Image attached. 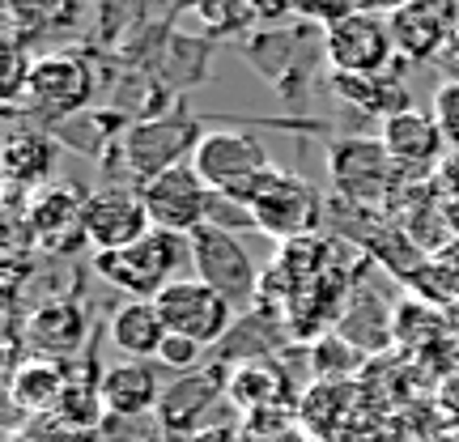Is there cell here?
Masks as SVG:
<instances>
[{
	"mask_svg": "<svg viewBox=\"0 0 459 442\" xmlns=\"http://www.w3.org/2000/svg\"><path fill=\"white\" fill-rule=\"evenodd\" d=\"M200 136H204V124L187 107H170V111H158L141 124H132L115 141V153L124 158V183L145 187L149 179H158L170 166L192 162Z\"/></svg>",
	"mask_w": 459,
	"mask_h": 442,
	"instance_id": "6da1fadb",
	"label": "cell"
},
{
	"mask_svg": "<svg viewBox=\"0 0 459 442\" xmlns=\"http://www.w3.org/2000/svg\"><path fill=\"white\" fill-rule=\"evenodd\" d=\"M183 268H192V238L170 230H149L132 247L94 256V273L128 298H158Z\"/></svg>",
	"mask_w": 459,
	"mask_h": 442,
	"instance_id": "7a4b0ae2",
	"label": "cell"
},
{
	"mask_svg": "<svg viewBox=\"0 0 459 442\" xmlns=\"http://www.w3.org/2000/svg\"><path fill=\"white\" fill-rule=\"evenodd\" d=\"M192 170L213 187L217 196L251 204V196L277 170V162L251 128H217L200 136L196 153H192Z\"/></svg>",
	"mask_w": 459,
	"mask_h": 442,
	"instance_id": "3957f363",
	"label": "cell"
},
{
	"mask_svg": "<svg viewBox=\"0 0 459 442\" xmlns=\"http://www.w3.org/2000/svg\"><path fill=\"white\" fill-rule=\"evenodd\" d=\"M324 56L332 73L344 77H378L395 56L392 17L375 9H349L332 26H324Z\"/></svg>",
	"mask_w": 459,
	"mask_h": 442,
	"instance_id": "277c9868",
	"label": "cell"
},
{
	"mask_svg": "<svg viewBox=\"0 0 459 442\" xmlns=\"http://www.w3.org/2000/svg\"><path fill=\"white\" fill-rule=\"evenodd\" d=\"M247 209L255 217V230L264 238H277V243L311 238L319 221H324V196L290 170H273Z\"/></svg>",
	"mask_w": 459,
	"mask_h": 442,
	"instance_id": "5b68a950",
	"label": "cell"
},
{
	"mask_svg": "<svg viewBox=\"0 0 459 442\" xmlns=\"http://www.w3.org/2000/svg\"><path fill=\"white\" fill-rule=\"evenodd\" d=\"M192 277L213 285L234 311L251 307L255 290H260V268L251 260V251L238 243L234 230L221 226H200L192 234Z\"/></svg>",
	"mask_w": 459,
	"mask_h": 442,
	"instance_id": "8992f818",
	"label": "cell"
},
{
	"mask_svg": "<svg viewBox=\"0 0 459 442\" xmlns=\"http://www.w3.org/2000/svg\"><path fill=\"white\" fill-rule=\"evenodd\" d=\"M328 170L332 183L349 204L358 209H375L400 187V170H395L392 153L383 149V141H370V136H341L328 145Z\"/></svg>",
	"mask_w": 459,
	"mask_h": 442,
	"instance_id": "52a82bcc",
	"label": "cell"
},
{
	"mask_svg": "<svg viewBox=\"0 0 459 442\" xmlns=\"http://www.w3.org/2000/svg\"><path fill=\"white\" fill-rule=\"evenodd\" d=\"M158 311L166 319V332L187 336V341L213 349L217 341H226L234 328V307L217 294L213 285H204L200 277H179L170 281L162 294L153 298Z\"/></svg>",
	"mask_w": 459,
	"mask_h": 442,
	"instance_id": "ba28073f",
	"label": "cell"
},
{
	"mask_svg": "<svg viewBox=\"0 0 459 442\" xmlns=\"http://www.w3.org/2000/svg\"><path fill=\"white\" fill-rule=\"evenodd\" d=\"M141 200H145L153 230H170V234H187L192 238L200 226H209L213 187L192 170V162H183L162 170L158 179H149L141 187Z\"/></svg>",
	"mask_w": 459,
	"mask_h": 442,
	"instance_id": "9c48e42d",
	"label": "cell"
},
{
	"mask_svg": "<svg viewBox=\"0 0 459 442\" xmlns=\"http://www.w3.org/2000/svg\"><path fill=\"white\" fill-rule=\"evenodd\" d=\"M94 68L77 51H48L30 65V82H26V99L34 111L51 115V119H68V115L85 111L94 102Z\"/></svg>",
	"mask_w": 459,
	"mask_h": 442,
	"instance_id": "30bf717a",
	"label": "cell"
},
{
	"mask_svg": "<svg viewBox=\"0 0 459 442\" xmlns=\"http://www.w3.org/2000/svg\"><path fill=\"white\" fill-rule=\"evenodd\" d=\"M153 221L141 200V187L128 183H107L102 192L85 196V243L94 251H119L132 247L136 238H145Z\"/></svg>",
	"mask_w": 459,
	"mask_h": 442,
	"instance_id": "8fae6325",
	"label": "cell"
},
{
	"mask_svg": "<svg viewBox=\"0 0 459 442\" xmlns=\"http://www.w3.org/2000/svg\"><path fill=\"white\" fill-rule=\"evenodd\" d=\"M378 141L392 153L395 170H400L404 179H421L429 170H438V166H443V153H451L434 111H417V107L383 119V136H378Z\"/></svg>",
	"mask_w": 459,
	"mask_h": 442,
	"instance_id": "7c38bea8",
	"label": "cell"
},
{
	"mask_svg": "<svg viewBox=\"0 0 459 442\" xmlns=\"http://www.w3.org/2000/svg\"><path fill=\"white\" fill-rule=\"evenodd\" d=\"M30 234L51 251H68V247L85 243V196L77 187H43L30 200Z\"/></svg>",
	"mask_w": 459,
	"mask_h": 442,
	"instance_id": "4fadbf2b",
	"label": "cell"
},
{
	"mask_svg": "<svg viewBox=\"0 0 459 442\" xmlns=\"http://www.w3.org/2000/svg\"><path fill=\"white\" fill-rule=\"evenodd\" d=\"M455 30V9L446 0H409L392 13L395 51L409 60H429Z\"/></svg>",
	"mask_w": 459,
	"mask_h": 442,
	"instance_id": "5bb4252c",
	"label": "cell"
},
{
	"mask_svg": "<svg viewBox=\"0 0 459 442\" xmlns=\"http://www.w3.org/2000/svg\"><path fill=\"white\" fill-rule=\"evenodd\" d=\"M162 383H158V370L153 361H119V366H107L102 370V404L115 417H145V412L162 409Z\"/></svg>",
	"mask_w": 459,
	"mask_h": 442,
	"instance_id": "9a60e30c",
	"label": "cell"
},
{
	"mask_svg": "<svg viewBox=\"0 0 459 442\" xmlns=\"http://www.w3.org/2000/svg\"><path fill=\"white\" fill-rule=\"evenodd\" d=\"M166 336H170V332H166V319L153 298H128V302H119V311L111 315L115 349H124V353L136 361L158 358V349H162Z\"/></svg>",
	"mask_w": 459,
	"mask_h": 442,
	"instance_id": "2e32d148",
	"label": "cell"
},
{
	"mask_svg": "<svg viewBox=\"0 0 459 442\" xmlns=\"http://www.w3.org/2000/svg\"><path fill=\"white\" fill-rule=\"evenodd\" d=\"M85 341V311L77 302H48L30 315V349L34 358H65Z\"/></svg>",
	"mask_w": 459,
	"mask_h": 442,
	"instance_id": "e0dca14e",
	"label": "cell"
},
{
	"mask_svg": "<svg viewBox=\"0 0 459 442\" xmlns=\"http://www.w3.org/2000/svg\"><path fill=\"white\" fill-rule=\"evenodd\" d=\"M56 136L48 132H13L9 145H4V175L13 183H43L56 170Z\"/></svg>",
	"mask_w": 459,
	"mask_h": 442,
	"instance_id": "ac0fdd59",
	"label": "cell"
},
{
	"mask_svg": "<svg viewBox=\"0 0 459 442\" xmlns=\"http://www.w3.org/2000/svg\"><path fill=\"white\" fill-rule=\"evenodd\" d=\"M332 85H336V94L344 102H353L361 111H375L383 119L409 111V90L395 82L392 73H378V77H344V73H336Z\"/></svg>",
	"mask_w": 459,
	"mask_h": 442,
	"instance_id": "d6986e66",
	"label": "cell"
},
{
	"mask_svg": "<svg viewBox=\"0 0 459 442\" xmlns=\"http://www.w3.org/2000/svg\"><path fill=\"white\" fill-rule=\"evenodd\" d=\"M85 0H9V17L22 34H65L77 30Z\"/></svg>",
	"mask_w": 459,
	"mask_h": 442,
	"instance_id": "ffe728a7",
	"label": "cell"
},
{
	"mask_svg": "<svg viewBox=\"0 0 459 442\" xmlns=\"http://www.w3.org/2000/svg\"><path fill=\"white\" fill-rule=\"evenodd\" d=\"M13 400L22 404V409H56V400H60V392H65V375H60V366L51 358H30L26 366H17L13 375Z\"/></svg>",
	"mask_w": 459,
	"mask_h": 442,
	"instance_id": "44dd1931",
	"label": "cell"
},
{
	"mask_svg": "<svg viewBox=\"0 0 459 442\" xmlns=\"http://www.w3.org/2000/svg\"><path fill=\"white\" fill-rule=\"evenodd\" d=\"M102 375H94V370H85V375H73L68 370L65 378V392H60V400H56V412L65 417L68 426H99V417H102Z\"/></svg>",
	"mask_w": 459,
	"mask_h": 442,
	"instance_id": "7402d4cb",
	"label": "cell"
},
{
	"mask_svg": "<svg viewBox=\"0 0 459 442\" xmlns=\"http://www.w3.org/2000/svg\"><path fill=\"white\" fill-rule=\"evenodd\" d=\"M434 119H438V128H443V141L446 149L459 158V82H443L434 90Z\"/></svg>",
	"mask_w": 459,
	"mask_h": 442,
	"instance_id": "603a6c76",
	"label": "cell"
},
{
	"mask_svg": "<svg viewBox=\"0 0 459 442\" xmlns=\"http://www.w3.org/2000/svg\"><path fill=\"white\" fill-rule=\"evenodd\" d=\"M200 353H204V344H196V341H187V336H166L162 341V349H158V366H166L170 375H192L196 370V361H200Z\"/></svg>",
	"mask_w": 459,
	"mask_h": 442,
	"instance_id": "cb8c5ba5",
	"label": "cell"
},
{
	"mask_svg": "<svg viewBox=\"0 0 459 442\" xmlns=\"http://www.w3.org/2000/svg\"><path fill=\"white\" fill-rule=\"evenodd\" d=\"M238 22H268V17H281L294 9V0H221Z\"/></svg>",
	"mask_w": 459,
	"mask_h": 442,
	"instance_id": "d4e9b609",
	"label": "cell"
},
{
	"mask_svg": "<svg viewBox=\"0 0 459 442\" xmlns=\"http://www.w3.org/2000/svg\"><path fill=\"white\" fill-rule=\"evenodd\" d=\"M192 442H238V434H234L230 426H213V429H196Z\"/></svg>",
	"mask_w": 459,
	"mask_h": 442,
	"instance_id": "484cf974",
	"label": "cell"
},
{
	"mask_svg": "<svg viewBox=\"0 0 459 442\" xmlns=\"http://www.w3.org/2000/svg\"><path fill=\"white\" fill-rule=\"evenodd\" d=\"M404 4H409V0H358V9H375V13H383V9H404Z\"/></svg>",
	"mask_w": 459,
	"mask_h": 442,
	"instance_id": "4316f807",
	"label": "cell"
}]
</instances>
